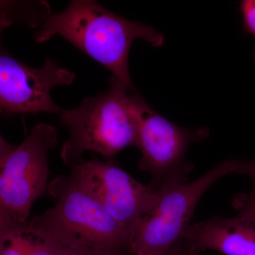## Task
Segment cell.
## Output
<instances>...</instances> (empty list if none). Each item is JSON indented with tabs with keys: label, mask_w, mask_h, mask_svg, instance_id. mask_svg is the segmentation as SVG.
Masks as SVG:
<instances>
[{
	"label": "cell",
	"mask_w": 255,
	"mask_h": 255,
	"mask_svg": "<svg viewBox=\"0 0 255 255\" xmlns=\"http://www.w3.org/2000/svg\"><path fill=\"white\" fill-rule=\"evenodd\" d=\"M60 35L103 65L130 87L128 54L135 39L162 46L164 37L155 28L114 14L91 0H74L62 12L49 15L35 41L43 43Z\"/></svg>",
	"instance_id": "cell-1"
},
{
	"label": "cell",
	"mask_w": 255,
	"mask_h": 255,
	"mask_svg": "<svg viewBox=\"0 0 255 255\" xmlns=\"http://www.w3.org/2000/svg\"><path fill=\"white\" fill-rule=\"evenodd\" d=\"M109 84L108 91L85 99L78 108L60 112V124L70 132L60 152L65 165L76 164L85 151L111 160L126 147L136 146L140 95L114 75Z\"/></svg>",
	"instance_id": "cell-2"
},
{
	"label": "cell",
	"mask_w": 255,
	"mask_h": 255,
	"mask_svg": "<svg viewBox=\"0 0 255 255\" xmlns=\"http://www.w3.org/2000/svg\"><path fill=\"white\" fill-rule=\"evenodd\" d=\"M55 205L30 224L69 247L87 246L128 253L129 232L70 176H58L48 186Z\"/></svg>",
	"instance_id": "cell-3"
},
{
	"label": "cell",
	"mask_w": 255,
	"mask_h": 255,
	"mask_svg": "<svg viewBox=\"0 0 255 255\" xmlns=\"http://www.w3.org/2000/svg\"><path fill=\"white\" fill-rule=\"evenodd\" d=\"M243 161L229 159L192 182L177 183L156 190L155 200L129 235V254L164 255L184 238L196 205L216 181L239 174Z\"/></svg>",
	"instance_id": "cell-4"
},
{
	"label": "cell",
	"mask_w": 255,
	"mask_h": 255,
	"mask_svg": "<svg viewBox=\"0 0 255 255\" xmlns=\"http://www.w3.org/2000/svg\"><path fill=\"white\" fill-rule=\"evenodd\" d=\"M0 141V223H26L48 190V153L58 144V130L38 124L20 145Z\"/></svg>",
	"instance_id": "cell-5"
},
{
	"label": "cell",
	"mask_w": 255,
	"mask_h": 255,
	"mask_svg": "<svg viewBox=\"0 0 255 255\" xmlns=\"http://www.w3.org/2000/svg\"><path fill=\"white\" fill-rule=\"evenodd\" d=\"M136 146L141 152L138 168L150 174L155 190L187 182L191 164L186 152L192 142L209 135L207 128L189 130L178 127L150 108L139 96L137 103Z\"/></svg>",
	"instance_id": "cell-6"
},
{
	"label": "cell",
	"mask_w": 255,
	"mask_h": 255,
	"mask_svg": "<svg viewBox=\"0 0 255 255\" xmlns=\"http://www.w3.org/2000/svg\"><path fill=\"white\" fill-rule=\"evenodd\" d=\"M70 177L80 189L98 201L128 231L149 209L156 191L111 160L82 159L71 167Z\"/></svg>",
	"instance_id": "cell-7"
},
{
	"label": "cell",
	"mask_w": 255,
	"mask_h": 255,
	"mask_svg": "<svg viewBox=\"0 0 255 255\" xmlns=\"http://www.w3.org/2000/svg\"><path fill=\"white\" fill-rule=\"evenodd\" d=\"M75 75L48 58L40 68H31L1 50L0 107L6 116L48 112L59 115L63 109L50 97V90L73 83Z\"/></svg>",
	"instance_id": "cell-8"
},
{
	"label": "cell",
	"mask_w": 255,
	"mask_h": 255,
	"mask_svg": "<svg viewBox=\"0 0 255 255\" xmlns=\"http://www.w3.org/2000/svg\"><path fill=\"white\" fill-rule=\"evenodd\" d=\"M238 212L235 217L216 216L191 224L183 238L198 253L255 255V213Z\"/></svg>",
	"instance_id": "cell-9"
},
{
	"label": "cell",
	"mask_w": 255,
	"mask_h": 255,
	"mask_svg": "<svg viewBox=\"0 0 255 255\" xmlns=\"http://www.w3.org/2000/svg\"><path fill=\"white\" fill-rule=\"evenodd\" d=\"M69 247L26 223H0V255H62Z\"/></svg>",
	"instance_id": "cell-10"
},
{
	"label": "cell",
	"mask_w": 255,
	"mask_h": 255,
	"mask_svg": "<svg viewBox=\"0 0 255 255\" xmlns=\"http://www.w3.org/2000/svg\"><path fill=\"white\" fill-rule=\"evenodd\" d=\"M241 174H246L251 178L253 188L249 193L236 196L233 200V206L237 211H248L255 213V161H243Z\"/></svg>",
	"instance_id": "cell-11"
},
{
	"label": "cell",
	"mask_w": 255,
	"mask_h": 255,
	"mask_svg": "<svg viewBox=\"0 0 255 255\" xmlns=\"http://www.w3.org/2000/svg\"><path fill=\"white\" fill-rule=\"evenodd\" d=\"M245 28L255 36V0H245L241 4Z\"/></svg>",
	"instance_id": "cell-12"
},
{
	"label": "cell",
	"mask_w": 255,
	"mask_h": 255,
	"mask_svg": "<svg viewBox=\"0 0 255 255\" xmlns=\"http://www.w3.org/2000/svg\"><path fill=\"white\" fill-rule=\"evenodd\" d=\"M129 253H112L87 246H74L62 255H127Z\"/></svg>",
	"instance_id": "cell-13"
},
{
	"label": "cell",
	"mask_w": 255,
	"mask_h": 255,
	"mask_svg": "<svg viewBox=\"0 0 255 255\" xmlns=\"http://www.w3.org/2000/svg\"><path fill=\"white\" fill-rule=\"evenodd\" d=\"M198 253L182 238L164 255H197Z\"/></svg>",
	"instance_id": "cell-14"
},
{
	"label": "cell",
	"mask_w": 255,
	"mask_h": 255,
	"mask_svg": "<svg viewBox=\"0 0 255 255\" xmlns=\"http://www.w3.org/2000/svg\"><path fill=\"white\" fill-rule=\"evenodd\" d=\"M127 255H131V254H128Z\"/></svg>",
	"instance_id": "cell-15"
}]
</instances>
